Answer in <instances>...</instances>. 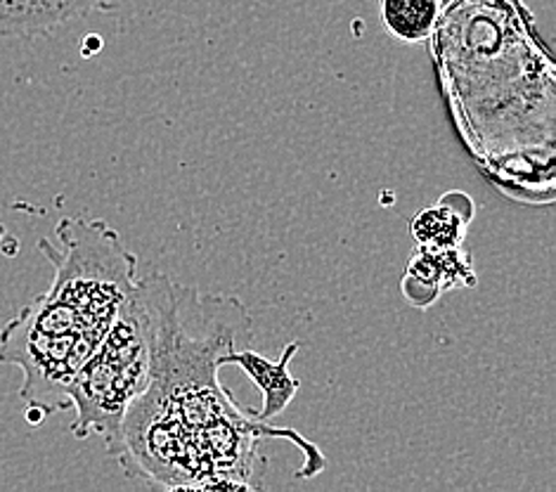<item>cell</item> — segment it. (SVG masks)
<instances>
[{"label": "cell", "instance_id": "1", "mask_svg": "<svg viewBox=\"0 0 556 492\" xmlns=\"http://www.w3.org/2000/svg\"><path fill=\"white\" fill-rule=\"evenodd\" d=\"M251 337L240 299L202 294L156 273L152 381L128 407L110 450L128 478L164 490H258L266 438H285L303 452L299 478L327 469L308 438L261 421L223 389L218 369Z\"/></svg>", "mask_w": 556, "mask_h": 492}, {"label": "cell", "instance_id": "2", "mask_svg": "<svg viewBox=\"0 0 556 492\" xmlns=\"http://www.w3.org/2000/svg\"><path fill=\"white\" fill-rule=\"evenodd\" d=\"M38 249L55 277L0 331V363L22 371L34 424L70 409V386L138 282V256L104 220L62 218Z\"/></svg>", "mask_w": 556, "mask_h": 492}, {"label": "cell", "instance_id": "3", "mask_svg": "<svg viewBox=\"0 0 556 492\" xmlns=\"http://www.w3.org/2000/svg\"><path fill=\"white\" fill-rule=\"evenodd\" d=\"M156 335V270L138 277L114 325L76 371L70 403L76 409L72 433L84 441L102 436L114 447L128 407L148 391Z\"/></svg>", "mask_w": 556, "mask_h": 492}, {"label": "cell", "instance_id": "4", "mask_svg": "<svg viewBox=\"0 0 556 492\" xmlns=\"http://www.w3.org/2000/svg\"><path fill=\"white\" fill-rule=\"evenodd\" d=\"M476 287V273L471 256L462 247L455 249H429L419 247L409 258L403 275V294L417 308L429 305L450 289Z\"/></svg>", "mask_w": 556, "mask_h": 492}, {"label": "cell", "instance_id": "5", "mask_svg": "<svg viewBox=\"0 0 556 492\" xmlns=\"http://www.w3.org/2000/svg\"><path fill=\"white\" fill-rule=\"evenodd\" d=\"M296 353H299L296 341L287 343L282 355L277 357V361H270V357L256 353L254 349H240L230 353L228 365L240 367L263 393V405L256 412V417L261 421H273V417L285 412L289 403L296 398L301 383L299 379L291 377L289 371V365L294 361Z\"/></svg>", "mask_w": 556, "mask_h": 492}, {"label": "cell", "instance_id": "6", "mask_svg": "<svg viewBox=\"0 0 556 492\" xmlns=\"http://www.w3.org/2000/svg\"><path fill=\"white\" fill-rule=\"evenodd\" d=\"M108 5L110 0H0V34H48L64 22H72L90 10Z\"/></svg>", "mask_w": 556, "mask_h": 492}, {"label": "cell", "instance_id": "7", "mask_svg": "<svg viewBox=\"0 0 556 492\" xmlns=\"http://www.w3.org/2000/svg\"><path fill=\"white\" fill-rule=\"evenodd\" d=\"M443 15V0H379V20L395 41L424 43Z\"/></svg>", "mask_w": 556, "mask_h": 492}, {"label": "cell", "instance_id": "8", "mask_svg": "<svg viewBox=\"0 0 556 492\" xmlns=\"http://www.w3.org/2000/svg\"><path fill=\"white\" fill-rule=\"evenodd\" d=\"M473 214H465L450 204V197H443L439 204L421 209L409 223V232L419 242V247L429 249H455L465 244L467 225Z\"/></svg>", "mask_w": 556, "mask_h": 492}]
</instances>
